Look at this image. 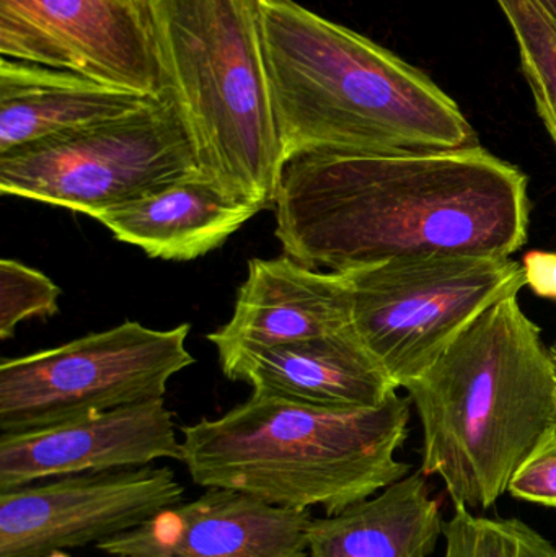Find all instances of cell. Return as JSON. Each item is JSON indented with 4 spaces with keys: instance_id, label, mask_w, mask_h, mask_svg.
<instances>
[{
    "instance_id": "cell-1",
    "label": "cell",
    "mask_w": 556,
    "mask_h": 557,
    "mask_svg": "<svg viewBox=\"0 0 556 557\" xmlns=\"http://www.w3.org/2000/svg\"><path fill=\"white\" fill-rule=\"evenodd\" d=\"M273 209L284 255L332 273L424 255L509 257L531 222L528 175L480 146L304 153L284 165Z\"/></svg>"
},
{
    "instance_id": "cell-2",
    "label": "cell",
    "mask_w": 556,
    "mask_h": 557,
    "mask_svg": "<svg viewBox=\"0 0 556 557\" xmlns=\"http://www.w3.org/2000/svg\"><path fill=\"white\" fill-rule=\"evenodd\" d=\"M264 46L287 160L312 152L479 146L459 104L368 36L297 0H264Z\"/></svg>"
},
{
    "instance_id": "cell-3",
    "label": "cell",
    "mask_w": 556,
    "mask_h": 557,
    "mask_svg": "<svg viewBox=\"0 0 556 557\" xmlns=\"http://www.w3.org/2000/svg\"><path fill=\"white\" fill-rule=\"evenodd\" d=\"M509 295L483 311L404 389L423 428L421 471L454 507L492 509L556 421V373L542 331Z\"/></svg>"
},
{
    "instance_id": "cell-4",
    "label": "cell",
    "mask_w": 556,
    "mask_h": 557,
    "mask_svg": "<svg viewBox=\"0 0 556 557\" xmlns=\"http://www.w3.org/2000/svg\"><path fill=\"white\" fill-rule=\"evenodd\" d=\"M410 403L395 393L371 408H330L254 392L221 418L185 425L180 461L205 490L333 516L411 473L397 460Z\"/></svg>"
},
{
    "instance_id": "cell-5",
    "label": "cell",
    "mask_w": 556,
    "mask_h": 557,
    "mask_svg": "<svg viewBox=\"0 0 556 557\" xmlns=\"http://www.w3.org/2000/svg\"><path fill=\"white\" fill-rule=\"evenodd\" d=\"M264 0H139L159 72L205 175L273 209L286 156L268 75Z\"/></svg>"
},
{
    "instance_id": "cell-6",
    "label": "cell",
    "mask_w": 556,
    "mask_h": 557,
    "mask_svg": "<svg viewBox=\"0 0 556 557\" xmlns=\"http://www.w3.org/2000/svg\"><path fill=\"white\" fill-rule=\"evenodd\" d=\"M173 104L146 107L0 153V193L97 218L202 175Z\"/></svg>"
},
{
    "instance_id": "cell-7",
    "label": "cell",
    "mask_w": 556,
    "mask_h": 557,
    "mask_svg": "<svg viewBox=\"0 0 556 557\" xmlns=\"http://www.w3.org/2000/svg\"><path fill=\"white\" fill-rule=\"evenodd\" d=\"M353 330L397 388L427 372L493 305L524 287L509 257L424 255L346 271Z\"/></svg>"
},
{
    "instance_id": "cell-8",
    "label": "cell",
    "mask_w": 556,
    "mask_h": 557,
    "mask_svg": "<svg viewBox=\"0 0 556 557\" xmlns=\"http://www.w3.org/2000/svg\"><path fill=\"white\" fill-rule=\"evenodd\" d=\"M188 323L152 330L137 321L0 363V434L38 431L162 399L195 363Z\"/></svg>"
},
{
    "instance_id": "cell-9",
    "label": "cell",
    "mask_w": 556,
    "mask_h": 557,
    "mask_svg": "<svg viewBox=\"0 0 556 557\" xmlns=\"http://www.w3.org/2000/svg\"><path fill=\"white\" fill-rule=\"evenodd\" d=\"M185 500L166 467L71 474L0 493V557L98 546Z\"/></svg>"
},
{
    "instance_id": "cell-10",
    "label": "cell",
    "mask_w": 556,
    "mask_h": 557,
    "mask_svg": "<svg viewBox=\"0 0 556 557\" xmlns=\"http://www.w3.org/2000/svg\"><path fill=\"white\" fill-rule=\"evenodd\" d=\"M0 54L160 97L136 0H0Z\"/></svg>"
},
{
    "instance_id": "cell-11",
    "label": "cell",
    "mask_w": 556,
    "mask_h": 557,
    "mask_svg": "<svg viewBox=\"0 0 556 557\" xmlns=\"http://www.w3.org/2000/svg\"><path fill=\"white\" fill-rule=\"evenodd\" d=\"M182 460V442L165 401L137 403L90 418L0 434V493L82 473Z\"/></svg>"
},
{
    "instance_id": "cell-12",
    "label": "cell",
    "mask_w": 556,
    "mask_h": 557,
    "mask_svg": "<svg viewBox=\"0 0 556 557\" xmlns=\"http://www.w3.org/2000/svg\"><path fill=\"white\" fill-rule=\"evenodd\" d=\"M310 510L211 487L95 546L111 557H306Z\"/></svg>"
},
{
    "instance_id": "cell-13",
    "label": "cell",
    "mask_w": 556,
    "mask_h": 557,
    "mask_svg": "<svg viewBox=\"0 0 556 557\" xmlns=\"http://www.w3.org/2000/svg\"><path fill=\"white\" fill-rule=\"evenodd\" d=\"M353 326V292L343 273L317 271L283 255L254 258L234 314L209 334L219 359L242 349L281 346Z\"/></svg>"
},
{
    "instance_id": "cell-14",
    "label": "cell",
    "mask_w": 556,
    "mask_h": 557,
    "mask_svg": "<svg viewBox=\"0 0 556 557\" xmlns=\"http://www.w3.org/2000/svg\"><path fill=\"white\" fill-rule=\"evenodd\" d=\"M219 360L227 379L306 405L371 408L398 389L353 326L297 343L237 350Z\"/></svg>"
},
{
    "instance_id": "cell-15",
    "label": "cell",
    "mask_w": 556,
    "mask_h": 557,
    "mask_svg": "<svg viewBox=\"0 0 556 557\" xmlns=\"http://www.w3.org/2000/svg\"><path fill=\"white\" fill-rule=\"evenodd\" d=\"M260 211L202 173L95 219L118 242L140 248L149 258L191 261L218 250Z\"/></svg>"
},
{
    "instance_id": "cell-16",
    "label": "cell",
    "mask_w": 556,
    "mask_h": 557,
    "mask_svg": "<svg viewBox=\"0 0 556 557\" xmlns=\"http://www.w3.org/2000/svg\"><path fill=\"white\" fill-rule=\"evenodd\" d=\"M156 97L45 65L0 59V153L116 120Z\"/></svg>"
},
{
    "instance_id": "cell-17",
    "label": "cell",
    "mask_w": 556,
    "mask_h": 557,
    "mask_svg": "<svg viewBox=\"0 0 556 557\" xmlns=\"http://www.w3.org/2000/svg\"><path fill=\"white\" fill-rule=\"evenodd\" d=\"M444 525L427 474L415 471L342 512L313 519L306 557H431Z\"/></svg>"
},
{
    "instance_id": "cell-18",
    "label": "cell",
    "mask_w": 556,
    "mask_h": 557,
    "mask_svg": "<svg viewBox=\"0 0 556 557\" xmlns=\"http://www.w3.org/2000/svg\"><path fill=\"white\" fill-rule=\"evenodd\" d=\"M521 58L539 116L556 147V25L535 0H496Z\"/></svg>"
},
{
    "instance_id": "cell-19",
    "label": "cell",
    "mask_w": 556,
    "mask_h": 557,
    "mask_svg": "<svg viewBox=\"0 0 556 557\" xmlns=\"http://www.w3.org/2000/svg\"><path fill=\"white\" fill-rule=\"evenodd\" d=\"M443 557H556V546L522 520L454 507L444 525Z\"/></svg>"
},
{
    "instance_id": "cell-20",
    "label": "cell",
    "mask_w": 556,
    "mask_h": 557,
    "mask_svg": "<svg viewBox=\"0 0 556 557\" xmlns=\"http://www.w3.org/2000/svg\"><path fill=\"white\" fill-rule=\"evenodd\" d=\"M61 288L41 271L15 260L0 261V339L15 334L22 321L52 317Z\"/></svg>"
},
{
    "instance_id": "cell-21",
    "label": "cell",
    "mask_w": 556,
    "mask_h": 557,
    "mask_svg": "<svg viewBox=\"0 0 556 557\" xmlns=\"http://www.w3.org/2000/svg\"><path fill=\"white\" fill-rule=\"evenodd\" d=\"M515 499L556 510V421L509 481Z\"/></svg>"
},
{
    "instance_id": "cell-22",
    "label": "cell",
    "mask_w": 556,
    "mask_h": 557,
    "mask_svg": "<svg viewBox=\"0 0 556 557\" xmlns=\"http://www.w3.org/2000/svg\"><path fill=\"white\" fill-rule=\"evenodd\" d=\"M522 273L538 297L556 300V251H529L522 258Z\"/></svg>"
},
{
    "instance_id": "cell-23",
    "label": "cell",
    "mask_w": 556,
    "mask_h": 557,
    "mask_svg": "<svg viewBox=\"0 0 556 557\" xmlns=\"http://www.w3.org/2000/svg\"><path fill=\"white\" fill-rule=\"evenodd\" d=\"M535 3L547 13L548 18L556 25V0H535Z\"/></svg>"
},
{
    "instance_id": "cell-24",
    "label": "cell",
    "mask_w": 556,
    "mask_h": 557,
    "mask_svg": "<svg viewBox=\"0 0 556 557\" xmlns=\"http://www.w3.org/2000/svg\"><path fill=\"white\" fill-rule=\"evenodd\" d=\"M45 557H71L65 552H52L49 553V555H46Z\"/></svg>"
},
{
    "instance_id": "cell-25",
    "label": "cell",
    "mask_w": 556,
    "mask_h": 557,
    "mask_svg": "<svg viewBox=\"0 0 556 557\" xmlns=\"http://www.w3.org/2000/svg\"><path fill=\"white\" fill-rule=\"evenodd\" d=\"M552 360H554L555 373H556V343L551 347Z\"/></svg>"
},
{
    "instance_id": "cell-26",
    "label": "cell",
    "mask_w": 556,
    "mask_h": 557,
    "mask_svg": "<svg viewBox=\"0 0 556 557\" xmlns=\"http://www.w3.org/2000/svg\"><path fill=\"white\" fill-rule=\"evenodd\" d=\"M136 2H139V0H136Z\"/></svg>"
}]
</instances>
